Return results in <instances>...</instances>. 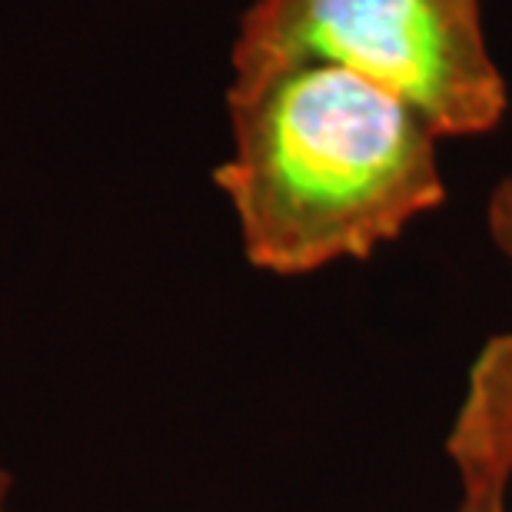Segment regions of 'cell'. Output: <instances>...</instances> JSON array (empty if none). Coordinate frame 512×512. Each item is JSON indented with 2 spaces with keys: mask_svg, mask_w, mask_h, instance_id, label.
<instances>
[{
  "mask_svg": "<svg viewBox=\"0 0 512 512\" xmlns=\"http://www.w3.org/2000/svg\"><path fill=\"white\" fill-rule=\"evenodd\" d=\"M459 493H499L512 483V330L479 346L446 433Z\"/></svg>",
  "mask_w": 512,
  "mask_h": 512,
  "instance_id": "cell-3",
  "label": "cell"
},
{
  "mask_svg": "<svg viewBox=\"0 0 512 512\" xmlns=\"http://www.w3.org/2000/svg\"><path fill=\"white\" fill-rule=\"evenodd\" d=\"M213 170L256 270L306 276L370 256L446 200L439 137L383 87L326 64L230 84Z\"/></svg>",
  "mask_w": 512,
  "mask_h": 512,
  "instance_id": "cell-1",
  "label": "cell"
},
{
  "mask_svg": "<svg viewBox=\"0 0 512 512\" xmlns=\"http://www.w3.org/2000/svg\"><path fill=\"white\" fill-rule=\"evenodd\" d=\"M0 512H17L14 509V476L0 459Z\"/></svg>",
  "mask_w": 512,
  "mask_h": 512,
  "instance_id": "cell-6",
  "label": "cell"
},
{
  "mask_svg": "<svg viewBox=\"0 0 512 512\" xmlns=\"http://www.w3.org/2000/svg\"><path fill=\"white\" fill-rule=\"evenodd\" d=\"M486 227H489V237L496 243V250L503 253L512 266V177L499 180L496 190L489 193Z\"/></svg>",
  "mask_w": 512,
  "mask_h": 512,
  "instance_id": "cell-4",
  "label": "cell"
},
{
  "mask_svg": "<svg viewBox=\"0 0 512 512\" xmlns=\"http://www.w3.org/2000/svg\"><path fill=\"white\" fill-rule=\"evenodd\" d=\"M449 512H512L499 493H459V503Z\"/></svg>",
  "mask_w": 512,
  "mask_h": 512,
  "instance_id": "cell-5",
  "label": "cell"
},
{
  "mask_svg": "<svg viewBox=\"0 0 512 512\" xmlns=\"http://www.w3.org/2000/svg\"><path fill=\"white\" fill-rule=\"evenodd\" d=\"M326 64L383 87L443 137L503 124L509 94L479 0H253L233 47V84Z\"/></svg>",
  "mask_w": 512,
  "mask_h": 512,
  "instance_id": "cell-2",
  "label": "cell"
}]
</instances>
